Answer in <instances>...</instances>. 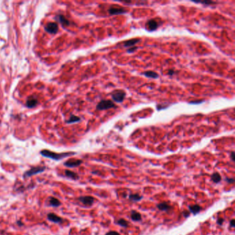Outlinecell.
Returning a JSON list of instances; mask_svg holds the SVG:
<instances>
[{
    "label": "cell",
    "mask_w": 235,
    "mask_h": 235,
    "mask_svg": "<svg viewBox=\"0 0 235 235\" xmlns=\"http://www.w3.org/2000/svg\"><path fill=\"white\" fill-rule=\"evenodd\" d=\"M40 154L43 157L49 158V159H53L55 161H59L64 159V158L70 157L75 155V153H72V152H70V153H55L54 152L50 151L48 150H43L40 152Z\"/></svg>",
    "instance_id": "1"
},
{
    "label": "cell",
    "mask_w": 235,
    "mask_h": 235,
    "mask_svg": "<svg viewBox=\"0 0 235 235\" xmlns=\"http://www.w3.org/2000/svg\"><path fill=\"white\" fill-rule=\"evenodd\" d=\"M117 107L115 103L111 100H102L100 102L98 103L97 105L96 108L98 111H105V110H108L111 108H114Z\"/></svg>",
    "instance_id": "2"
},
{
    "label": "cell",
    "mask_w": 235,
    "mask_h": 235,
    "mask_svg": "<svg viewBox=\"0 0 235 235\" xmlns=\"http://www.w3.org/2000/svg\"><path fill=\"white\" fill-rule=\"evenodd\" d=\"M45 170H46V167H44V166H37V167L32 168L31 169L25 172L23 176H24V178L25 179L30 177V176L35 175V174L41 173V172H44Z\"/></svg>",
    "instance_id": "3"
},
{
    "label": "cell",
    "mask_w": 235,
    "mask_h": 235,
    "mask_svg": "<svg viewBox=\"0 0 235 235\" xmlns=\"http://www.w3.org/2000/svg\"><path fill=\"white\" fill-rule=\"evenodd\" d=\"M111 97L114 101L117 103H121L124 101L125 97H126V93L121 90H117L112 93Z\"/></svg>",
    "instance_id": "4"
},
{
    "label": "cell",
    "mask_w": 235,
    "mask_h": 235,
    "mask_svg": "<svg viewBox=\"0 0 235 235\" xmlns=\"http://www.w3.org/2000/svg\"><path fill=\"white\" fill-rule=\"evenodd\" d=\"M108 12L111 15H117V14H122L127 12L126 9L124 8L121 7L117 5H113L108 8Z\"/></svg>",
    "instance_id": "5"
},
{
    "label": "cell",
    "mask_w": 235,
    "mask_h": 235,
    "mask_svg": "<svg viewBox=\"0 0 235 235\" xmlns=\"http://www.w3.org/2000/svg\"><path fill=\"white\" fill-rule=\"evenodd\" d=\"M159 26V24L157 20L151 19L145 23V28L148 31H155Z\"/></svg>",
    "instance_id": "6"
},
{
    "label": "cell",
    "mask_w": 235,
    "mask_h": 235,
    "mask_svg": "<svg viewBox=\"0 0 235 235\" xmlns=\"http://www.w3.org/2000/svg\"><path fill=\"white\" fill-rule=\"evenodd\" d=\"M44 29L47 33H51V34H56L59 30V26H58L57 23L50 22L46 25Z\"/></svg>",
    "instance_id": "7"
},
{
    "label": "cell",
    "mask_w": 235,
    "mask_h": 235,
    "mask_svg": "<svg viewBox=\"0 0 235 235\" xmlns=\"http://www.w3.org/2000/svg\"><path fill=\"white\" fill-rule=\"evenodd\" d=\"M79 201L86 206H91L94 203L95 199L90 196H84L81 197L79 198Z\"/></svg>",
    "instance_id": "8"
},
{
    "label": "cell",
    "mask_w": 235,
    "mask_h": 235,
    "mask_svg": "<svg viewBox=\"0 0 235 235\" xmlns=\"http://www.w3.org/2000/svg\"><path fill=\"white\" fill-rule=\"evenodd\" d=\"M82 161L80 159H70L64 162V165L68 168H75L80 166L82 163Z\"/></svg>",
    "instance_id": "9"
},
{
    "label": "cell",
    "mask_w": 235,
    "mask_h": 235,
    "mask_svg": "<svg viewBox=\"0 0 235 235\" xmlns=\"http://www.w3.org/2000/svg\"><path fill=\"white\" fill-rule=\"evenodd\" d=\"M47 219H48L50 221L53 222V223H60V222L63 221L62 218H61L60 217H59V216H57V215H55V214L54 213H49L48 215H47Z\"/></svg>",
    "instance_id": "10"
},
{
    "label": "cell",
    "mask_w": 235,
    "mask_h": 235,
    "mask_svg": "<svg viewBox=\"0 0 235 235\" xmlns=\"http://www.w3.org/2000/svg\"><path fill=\"white\" fill-rule=\"evenodd\" d=\"M141 41L140 39L139 38H134V39H129V40H127L124 42V46L126 48H131L133 47L134 46L137 44V43H139V41Z\"/></svg>",
    "instance_id": "11"
},
{
    "label": "cell",
    "mask_w": 235,
    "mask_h": 235,
    "mask_svg": "<svg viewBox=\"0 0 235 235\" xmlns=\"http://www.w3.org/2000/svg\"><path fill=\"white\" fill-rule=\"evenodd\" d=\"M37 103H38L37 99L32 97H29V98L27 99L26 105L27 107L29 108H33L36 106Z\"/></svg>",
    "instance_id": "12"
},
{
    "label": "cell",
    "mask_w": 235,
    "mask_h": 235,
    "mask_svg": "<svg viewBox=\"0 0 235 235\" xmlns=\"http://www.w3.org/2000/svg\"><path fill=\"white\" fill-rule=\"evenodd\" d=\"M55 19H57L58 22H59L63 26H68L70 25V22L68 21V20H67V19H66L64 15H61V14L57 15L55 17Z\"/></svg>",
    "instance_id": "13"
},
{
    "label": "cell",
    "mask_w": 235,
    "mask_h": 235,
    "mask_svg": "<svg viewBox=\"0 0 235 235\" xmlns=\"http://www.w3.org/2000/svg\"><path fill=\"white\" fill-rule=\"evenodd\" d=\"M64 173H65L66 176H67V177L69 179H71L77 180V179H79V178H80V176H79V175L76 173V172L71 171V170H66L65 172H64Z\"/></svg>",
    "instance_id": "14"
},
{
    "label": "cell",
    "mask_w": 235,
    "mask_h": 235,
    "mask_svg": "<svg viewBox=\"0 0 235 235\" xmlns=\"http://www.w3.org/2000/svg\"><path fill=\"white\" fill-rule=\"evenodd\" d=\"M157 208L159 209L160 210H161V211L168 212V211H169L170 209H171V206H170V205L168 204V203L163 202V203H159V204H158Z\"/></svg>",
    "instance_id": "15"
},
{
    "label": "cell",
    "mask_w": 235,
    "mask_h": 235,
    "mask_svg": "<svg viewBox=\"0 0 235 235\" xmlns=\"http://www.w3.org/2000/svg\"><path fill=\"white\" fill-rule=\"evenodd\" d=\"M130 218L131 219L134 221H140L141 220V215L138 213V212L133 210L131 212Z\"/></svg>",
    "instance_id": "16"
},
{
    "label": "cell",
    "mask_w": 235,
    "mask_h": 235,
    "mask_svg": "<svg viewBox=\"0 0 235 235\" xmlns=\"http://www.w3.org/2000/svg\"><path fill=\"white\" fill-rule=\"evenodd\" d=\"M143 75H145V77L149 78H153V79H157L159 77V74H158L157 72L151 71V70H148V71H145L144 72H143Z\"/></svg>",
    "instance_id": "17"
},
{
    "label": "cell",
    "mask_w": 235,
    "mask_h": 235,
    "mask_svg": "<svg viewBox=\"0 0 235 235\" xmlns=\"http://www.w3.org/2000/svg\"><path fill=\"white\" fill-rule=\"evenodd\" d=\"M189 210H190V213H192L193 215H197V213H199L201 211V208L199 205H193L189 206Z\"/></svg>",
    "instance_id": "18"
},
{
    "label": "cell",
    "mask_w": 235,
    "mask_h": 235,
    "mask_svg": "<svg viewBox=\"0 0 235 235\" xmlns=\"http://www.w3.org/2000/svg\"><path fill=\"white\" fill-rule=\"evenodd\" d=\"M49 203L53 207H59L61 204V203L60 202L59 200H58L57 198H55V197H51L50 198Z\"/></svg>",
    "instance_id": "19"
},
{
    "label": "cell",
    "mask_w": 235,
    "mask_h": 235,
    "mask_svg": "<svg viewBox=\"0 0 235 235\" xmlns=\"http://www.w3.org/2000/svg\"><path fill=\"white\" fill-rule=\"evenodd\" d=\"M211 179L213 182L217 184V183H219L221 181V176L220 175V174L218 173V172H215V173H214L213 175H212Z\"/></svg>",
    "instance_id": "20"
},
{
    "label": "cell",
    "mask_w": 235,
    "mask_h": 235,
    "mask_svg": "<svg viewBox=\"0 0 235 235\" xmlns=\"http://www.w3.org/2000/svg\"><path fill=\"white\" fill-rule=\"evenodd\" d=\"M142 199V197L138 194H132L129 195V199L132 201H139Z\"/></svg>",
    "instance_id": "21"
},
{
    "label": "cell",
    "mask_w": 235,
    "mask_h": 235,
    "mask_svg": "<svg viewBox=\"0 0 235 235\" xmlns=\"http://www.w3.org/2000/svg\"><path fill=\"white\" fill-rule=\"evenodd\" d=\"M81 120V119L80 117H77L75 115H71L70 116V119L68 120H67V124H74V123L78 122Z\"/></svg>",
    "instance_id": "22"
},
{
    "label": "cell",
    "mask_w": 235,
    "mask_h": 235,
    "mask_svg": "<svg viewBox=\"0 0 235 235\" xmlns=\"http://www.w3.org/2000/svg\"><path fill=\"white\" fill-rule=\"evenodd\" d=\"M117 223L119 226H122V227H127V226H128V221H126L125 219H121L119 220H118Z\"/></svg>",
    "instance_id": "23"
},
{
    "label": "cell",
    "mask_w": 235,
    "mask_h": 235,
    "mask_svg": "<svg viewBox=\"0 0 235 235\" xmlns=\"http://www.w3.org/2000/svg\"><path fill=\"white\" fill-rule=\"evenodd\" d=\"M196 4H205V5H210V4H216V2L213 1H194Z\"/></svg>",
    "instance_id": "24"
},
{
    "label": "cell",
    "mask_w": 235,
    "mask_h": 235,
    "mask_svg": "<svg viewBox=\"0 0 235 235\" xmlns=\"http://www.w3.org/2000/svg\"><path fill=\"white\" fill-rule=\"evenodd\" d=\"M137 49V47L133 46V47H131L129 49L127 50V52H128V53H134V52L136 51Z\"/></svg>",
    "instance_id": "25"
},
{
    "label": "cell",
    "mask_w": 235,
    "mask_h": 235,
    "mask_svg": "<svg viewBox=\"0 0 235 235\" xmlns=\"http://www.w3.org/2000/svg\"><path fill=\"white\" fill-rule=\"evenodd\" d=\"M106 235H120L119 233H118L117 232H115V231H111L109 232H108L106 233Z\"/></svg>",
    "instance_id": "26"
},
{
    "label": "cell",
    "mask_w": 235,
    "mask_h": 235,
    "mask_svg": "<svg viewBox=\"0 0 235 235\" xmlns=\"http://www.w3.org/2000/svg\"><path fill=\"white\" fill-rule=\"evenodd\" d=\"M223 221H224L223 219H217V223L219 224V225H220V226L222 225V223H223Z\"/></svg>",
    "instance_id": "27"
},
{
    "label": "cell",
    "mask_w": 235,
    "mask_h": 235,
    "mask_svg": "<svg viewBox=\"0 0 235 235\" xmlns=\"http://www.w3.org/2000/svg\"><path fill=\"white\" fill-rule=\"evenodd\" d=\"M226 181H228V183H230V184H233V183L234 182V179H229V178H227V179H226Z\"/></svg>",
    "instance_id": "28"
},
{
    "label": "cell",
    "mask_w": 235,
    "mask_h": 235,
    "mask_svg": "<svg viewBox=\"0 0 235 235\" xmlns=\"http://www.w3.org/2000/svg\"><path fill=\"white\" fill-rule=\"evenodd\" d=\"M174 74V70H168V74H169V75H170V76H172V75H173V74Z\"/></svg>",
    "instance_id": "29"
},
{
    "label": "cell",
    "mask_w": 235,
    "mask_h": 235,
    "mask_svg": "<svg viewBox=\"0 0 235 235\" xmlns=\"http://www.w3.org/2000/svg\"><path fill=\"white\" fill-rule=\"evenodd\" d=\"M203 102V100H199V101H190V103H200Z\"/></svg>",
    "instance_id": "30"
},
{
    "label": "cell",
    "mask_w": 235,
    "mask_h": 235,
    "mask_svg": "<svg viewBox=\"0 0 235 235\" xmlns=\"http://www.w3.org/2000/svg\"><path fill=\"white\" fill-rule=\"evenodd\" d=\"M230 226H231V227H234L235 224H234V219H232L231 221H230Z\"/></svg>",
    "instance_id": "31"
},
{
    "label": "cell",
    "mask_w": 235,
    "mask_h": 235,
    "mask_svg": "<svg viewBox=\"0 0 235 235\" xmlns=\"http://www.w3.org/2000/svg\"><path fill=\"white\" fill-rule=\"evenodd\" d=\"M231 159L232 161H234V152H232L231 153Z\"/></svg>",
    "instance_id": "32"
},
{
    "label": "cell",
    "mask_w": 235,
    "mask_h": 235,
    "mask_svg": "<svg viewBox=\"0 0 235 235\" xmlns=\"http://www.w3.org/2000/svg\"><path fill=\"white\" fill-rule=\"evenodd\" d=\"M17 225L20 226H23V223L21 221H17Z\"/></svg>",
    "instance_id": "33"
}]
</instances>
